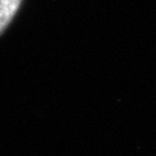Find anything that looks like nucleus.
I'll return each instance as SVG.
<instances>
[{"mask_svg": "<svg viewBox=\"0 0 156 156\" xmlns=\"http://www.w3.org/2000/svg\"><path fill=\"white\" fill-rule=\"evenodd\" d=\"M21 1L22 0H0V34L4 33L9 24Z\"/></svg>", "mask_w": 156, "mask_h": 156, "instance_id": "obj_1", "label": "nucleus"}]
</instances>
